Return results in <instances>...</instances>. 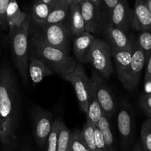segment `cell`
<instances>
[{
	"mask_svg": "<svg viewBox=\"0 0 151 151\" xmlns=\"http://www.w3.org/2000/svg\"><path fill=\"white\" fill-rule=\"evenodd\" d=\"M66 19V24L72 36L75 37L86 31L80 3H72L70 4Z\"/></svg>",
	"mask_w": 151,
	"mask_h": 151,
	"instance_id": "e0dca14e",
	"label": "cell"
},
{
	"mask_svg": "<svg viewBox=\"0 0 151 151\" xmlns=\"http://www.w3.org/2000/svg\"><path fill=\"white\" fill-rule=\"evenodd\" d=\"M29 47L32 54L41 59L53 72L63 77L77 66L75 59L59 49L46 44L29 27Z\"/></svg>",
	"mask_w": 151,
	"mask_h": 151,
	"instance_id": "7a4b0ae2",
	"label": "cell"
},
{
	"mask_svg": "<svg viewBox=\"0 0 151 151\" xmlns=\"http://www.w3.org/2000/svg\"><path fill=\"white\" fill-rule=\"evenodd\" d=\"M131 151H145L141 142L140 141L137 142L135 144V145H134V147H133V148L131 149Z\"/></svg>",
	"mask_w": 151,
	"mask_h": 151,
	"instance_id": "e575fe53",
	"label": "cell"
},
{
	"mask_svg": "<svg viewBox=\"0 0 151 151\" xmlns=\"http://www.w3.org/2000/svg\"><path fill=\"white\" fill-rule=\"evenodd\" d=\"M0 31H1V30H0Z\"/></svg>",
	"mask_w": 151,
	"mask_h": 151,
	"instance_id": "ee69618b",
	"label": "cell"
},
{
	"mask_svg": "<svg viewBox=\"0 0 151 151\" xmlns=\"http://www.w3.org/2000/svg\"><path fill=\"white\" fill-rule=\"evenodd\" d=\"M106 41L111 48L122 50L132 47L134 41L132 35L119 28L116 27L110 23L106 24L103 29Z\"/></svg>",
	"mask_w": 151,
	"mask_h": 151,
	"instance_id": "4fadbf2b",
	"label": "cell"
},
{
	"mask_svg": "<svg viewBox=\"0 0 151 151\" xmlns=\"http://www.w3.org/2000/svg\"><path fill=\"white\" fill-rule=\"evenodd\" d=\"M64 1H66V3H68V4H69V5H70V4L72 3V1H73V0H64Z\"/></svg>",
	"mask_w": 151,
	"mask_h": 151,
	"instance_id": "ab89813d",
	"label": "cell"
},
{
	"mask_svg": "<svg viewBox=\"0 0 151 151\" xmlns=\"http://www.w3.org/2000/svg\"><path fill=\"white\" fill-rule=\"evenodd\" d=\"M88 63L104 79H108L113 73L111 48L106 40L95 38L90 50Z\"/></svg>",
	"mask_w": 151,
	"mask_h": 151,
	"instance_id": "5b68a950",
	"label": "cell"
},
{
	"mask_svg": "<svg viewBox=\"0 0 151 151\" xmlns=\"http://www.w3.org/2000/svg\"><path fill=\"white\" fill-rule=\"evenodd\" d=\"M145 4L151 13V0H145Z\"/></svg>",
	"mask_w": 151,
	"mask_h": 151,
	"instance_id": "8d00e7d4",
	"label": "cell"
},
{
	"mask_svg": "<svg viewBox=\"0 0 151 151\" xmlns=\"http://www.w3.org/2000/svg\"><path fill=\"white\" fill-rule=\"evenodd\" d=\"M63 78L72 84L79 103L80 109L83 112L86 114L91 87L90 78L86 73L83 66L81 63H78L75 69L71 73L64 75Z\"/></svg>",
	"mask_w": 151,
	"mask_h": 151,
	"instance_id": "8992f818",
	"label": "cell"
},
{
	"mask_svg": "<svg viewBox=\"0 0 151 151\" xmlns=\"http://www.w3.org/2000/svg\"><path fill=\"white\" fill-rule=\"evenodd\" d=\"M66 151H72V150H71V149H70V147H68V149H67V150H66Z\"/></svg>",
	"mask_w": 151,
	"mask_h": 151,
	"instance_id": "b9f144b4",
	"label": "cell"
},
{
	"mask_svg": "<svg viewBox=\"0 0 151 151\" xmlns=\"http://www.w3.org/2000/svg\"><path fill=\"white\" fill-rule=\"evenodd\" d=\"M97 127L103 134L107 151H115L114 147V137L109 124V118L103 112L97 124Z\"/></svg>",
	"mask_w": 151,
	"mask_h": 151,
	"instance_id": "603a6c76",
	"label": "cell"
},
{
	"mask_svg": "<svg viewBox=\"0 0 151 151\" xmlns=\"http://www.w3.org/2000/svg\"><path fill=\"white\" fill-rule=\"evenodd\" d=\"M50 11V4L35 0L32 7V19L37 25L44 24Z\"/></svg>",
	"mask_w": 151,
	"mask_h": 151,
	"instance_id": "7402d4cb",
	"label": "cell"
},
{
	"mask_svg": "<svg viewBox=\"0 0 151 151\" xmlns=\"http://www.w3.org/2000/svg\"><path fill=\"white\" fill-rule=\"evenodd\" d=\"M133 48H134V44L129 48L122 49V50L111 48L112 58L114 61L118 78L124 87H125L127 83L128 69L132 58Z\"/></svg>",
	"mask_w": 151,
	"mask_h": 151,
	"instance_id": "5bb4252c",
	"label": "cell"
},
{
	"mask_svg": "<svg viewBox=\"0 0 151 151\" xmlns=\"http://www.w3.org/2000/svg\"><path fill=\"white\" fill-rule=\"evenodd\" d=\"M29 77L33 83H39L47 77L50 76L53 72L38 57L31 55L28 64Z\"/></svg>",
	"mask_w": 151,
	"mask_h": 151,
	"instance_id": "ac0fdd59",
	"label": "cell"
},
{
	"mask_svg": "<svg viewBox=\"0 0 151 151\" xmlns=\"http://www.w3.org/2000/svg\"><path fill=\"white\" fill-rule=\"evenodd\" d=\"M146 59L142 50L134 41L132 58L128 72L127 83L125 88L128 91H134L138 87L142 74L145 68Z\"/></svg>",
	"mask_w": 151,
	"mask_h": 151,
	"instance_id": "30bf717a",
	"label": "cell"
},
{
	"mask_svg": "<svg viewBox=\"0 0 151 151\" xmlns=\"http://www.w3.org/2000/svg\"><path fill=\"white\" fill-rule=\"evenodd\" d=\"M119 1H120V0H103L102 7L104 8L103 13H104L106 24L109 22V18L111 13L112 10H113L114 7L117 4V3L119 2Z\"/></svg>",
	"mask_w": 151,
	"mask_h": 151,
	"instance_id": "1f68e13d",
	"label": "cell"
},
{
	"mask_svg": "<svg viewBox=\"0 0 151 151\" xmlns=\"http://www.w3.org/2000/svg\"><path fill=\"white\" fill-rule=\"evenodd\" d=\"M30 22V19L28 17L20 27L9 30V38L13 62L24 83L27 81L29 78L28 64Z\"/></svg>",
	"mask_w": 151,
	"mask_h": 151,
	"instance_id": "3957f363",
	"label": "cell"
},
{
	"mask_svg": "<svg viewBox=\"0 0 151 151\" xmlns=\"http://www.w3.org/2000/svg\"><path fill=\"white\" fill-rule=\"evenodd\" d=\"M132 19L133 10L128 0H120L112 10L108 23L128 32L131 29Z\"/></svg>",
	"mask_w": 151,
	"mask_h": 151,
	"instance_id": "7c38bea8",
	"label": "cell"
},
{
	"mask_svg": "<svg viewBox=\"0 0 151 151\" xmlns=\"http://www.w3.org/2000/svg\"><path fill=\"white\" fill-rule=\"evenodd\" d=\"M31 30L44 42L69 54L72 35L65 22L52 24L38 25V28Z\"/></svg>",
	"mask_w": 151,
	"mask_h": 151,
	"instance_id": "277c9868",
	"label": "cell"
},
{
	"mask_svg": "<svg viewBox=\"0 0 151 151\" xmlns=\"http://www.w3.org/2000/svg\"><path fill=\"white\" fill-rule=\"evenodd\" d=\"M95 38L93 34L87 31H84L82 33L74 37V54L81 63H88L90 50Z\"/></svg>",
	"mask_w": 151,
	"mask_h": 151,
	"instance_id": "2e32d148",
	"label": "cell"
},
{
	"mask_svg": "<svg viewBox=\"0 0 151 151\" xmlns=\"http://www.w3.org/2000/svg\"><path fill=\"white\" fill-rule=\"evenodd\" d=\"M71 131L64 122L60 119L58 134V151H66L69 146Z\"/></svg>",
	"mask_w": 151,
	"mask_h": 151,
	"instance_id": "cb8c5ba5",
	"label": "cell"
},
{
	"mask_svg": "<svg viewBox=\"0 0 151 151\" xmlns=\"http://www.w3.org/2000/svg\"><path fill=\"white\" fill-rule=\"evenodd\" d=\"M82 0H73L72 3H80Z\"/></svg>",
	"mask_w": 151,
	"mask_h": 151,
	"instance_id": "60d3db41",
	"label": "cell"
},
{
	"mask_svg": "<svg viewBox=\"0 0 151 151\" xmlns=\"http://www.w3.org/2000/svg\"><path fill=\"white\" fill-rule=\"evenodd\" d=\"M140 106L151 116V93L142 96L139 100Z\"/></svg>",
	"mask_w": 151,
	"mask_h": 151,
	"instance_id": "d6a6232c",
	"label": "cell"
},
{
	"mask_svg": "<svg viewBox=\"0 0 151 151\" xmlns=\"http://www.w3.org/2000/svg\"><path fill=\"white\" fill-rule=\"evenodd\" d=\"M69 147L72 151H90L83 139L81 131L76 130L71 134Z\"/></svg>",
	"mask_w": 151,
	"mask_h": 151,
	"instance_id": "83f0119b",
	"label": "cell"
},
{
	"mask_svg": "<svg viewBox=\"0 0 151 151\" xmlns=\"http://www.w3.org/2000/svg\"><path fill=\"white\" fill-rule=\"evenodd\" d=\"M102 114H103V111H102L101 107H100V104L97 101L95 94H94V91L91 88L86 112L87 119L89 120V122H91L93 126H97V124H98L99 120L101 117Z\"/></svg>",
	"mask_w": 151,
	"mask_h": 151,
	"instance_id": "44dd1931",
	"label": "cell"
},
{
	"mask_svg": "<svg viewBox=\"0 0 151 151\" xmlns=\"http://www.w3.org/2000/svg\"><path fill=\"white\" fill-rule=\"evenodd\" d=\"M151 28V13L147 8L145 0H136L133 10L131 29L138 32Z\"/></svg>",
	"mask_w": 151,
	"mask_h": 151,
	"instance_id": "9a60e30c",
	"label": "cell"
},
{
	"mask_svg": "<svg viewBox=\"0 0 151 151\" xmlns=\"http://www.w3.org/2000/svg\"><path fill=\"white\" fill-rule=\"evenodd\" d=\"M69 6L70 5L64 0H53L50 4V13L44 24H52L65 22L67 17Z\"/></svg>",
	"mask_w": 151,
	"mask_h": 151,
	"instance_id": "ffe728a7",
	"label": "cell"
},
{
	"mask_svg": "<svg viewBox=\"0 0 151 151\" xmlns=\"http://www.w3.org/2000/svg\"><path fill=\"white\" fill-rule=\"evenodd\" d=\"M27 18V15L19 8L17 0H10L6 10V21L9 30L20 27Z\"/></svg>",
	"mask_w": 151,
	"mask_h": 151,
	"instance_id": "d6986e66",
	"label": "cell"
},
{
	"mask_svg": "<svg viewBox=\"0 0 151 151\" xmlns=\"http://www.w3.org/2000/svg\"><path fill=\"white\" fill-rule=\"evenodd\" d=\"M20 119V97L8 65L0 69V142L11 147L17 139Z\"/></svg>",
	"mask_w": 151,
	"mask_h": 151,
	"instance_id": "6da1fadb",
	"label": "cell"
},
{
	"mask_svg": "<svg viewBox=\"0 0 151 151\" xmlns=\"http://www.w3.org/2000/svg\"><path fill=\"white\" fill-rule=\"evenodd\" d=\"M90 78L91 86L103 113L110 118L116 112V104L114 98L104 82V78L94 69Z\"/></svg>",
	"mask_w": 151,
	"mask_h": 151,
	"instance_id": "ba28073f",
	"label": "cell"
},
{
	"mask_svg": "<svg viewBox=\"0 0 151 151\" xmlns=\"http://www.w3.org/2000/svg\"><path fill=\"white\" fill-rule=\"evenodd\" d=\"M141 143L145 151H151V118L145 121L142 125Z\"/></svg>",
	"mask_w": 151,
	"mask_h": 151,
	"instance_id": "4316f807",
	"label": "cell"
},
{
	"mask_svg": "<svg viewBox=\"0 0 151 151\" xmlns=\"http://www.w3.org/2000/svg\"><path fill=\"white\" fill-rule=\"evenodd\" d=\"M117 127L124 151H129L134 139V124L131 111L122 106L117 114Z\"/></svg>",
	"mask_w": 151,
	"mask_h": 151,
	"instance_id": "8fae6325",
	"label": "cell"
},
{
	"mask_svg": "<svg viewBox=\"0 0 151 151\" xmlns=\"http://www.w3.org/2000/svg\"><path fill=\"white\" fill-rule=\"evenodd\" d=\"M10 0H0V30L6 31L8 29L6 21V10Z\"/></svg>",
	"mask_w": 151,
	"mask_h": 151,
	"instance_id": "f546056e",
	"label": "cell"
},
{
	"mask_svg": "<svg viewBox=\"0 0 151 151\" xmlns=\"http://www.w3.org/2000/svg\"><path fill=\"white\" fill-rule=\"evenodd\" d=\"M89 1H91L93 4H95V5L97 6V7H100V8L102 7V4H103V0H89Z\"/></svg>",
	"mask_w": 151,
	"mask_h": 151,
	"instance_id": "d590c367",
	"label": "cell"
},
{
	"mask_svg": "<svg viewBox=\"0 0 151 151\" xmlns=\"http://www.w3.org/2000/svg\"><path fill=\"white\" fill-rule=\"evenodd\" d=\"M81 134L84 142L89 150L97 151L95 145V139H94V128L88 119H87L85 125L83 127Z\"/></svg>",
	"mask_w": 151,
	"mask_h": 151,
	"instance_id": "484cf974",
	"label": "cell"
},
{
	"mask_svg": "<svg viewBox=\"0 0 151 151\" xmlns=\"http://www.w3.org/2000/svg\"></svg>",
	"mask_w": 151,
	"mask_h": 151,
	"instance_id": "7bdbcfd3",
	"label": "cell"
},
{
	"mask_svg": "<svg viewBox=\"0 0 151 151\" xmlns=\"http://www.w3.org/2000/svg\"><path fill=\"white\" fill-rule=\"evenodd\" d=\"M135 41L139 47L143 51L147 60L151 54V28L139 32Z\"/></svg>",
	"mask_w": 151,
	"mask_h": 151,
	"instance_id": "d4e9b609",
	"label": "cell"
},
{
	"mask_svg": "<svg viewBox=\"0 0 151 151\" xmlns=\"http://www.w3.org/2000/svg\"><path fill=\"white\" fill-rule=\"evenodd\" d=\"M59 121H60L59 118L54 120L52 131L46 143V151H58V134Z\"/></svg>",
	"mask_w": 151,
	"mask_h": 151,
	"instance_id": "f1b7e54d",
	"label": "cell"
},
{
	"mask_svg": "<svg viewBox=\"0 0 151 151\" xmlns=\"http://www.w3.org/2000/svg\"><path fill=\"white\" fill-rule=\"evenodd\" d=\"M21 151H30V150H29V147H27V146H25V147H24L23 148H22V150Z\"/></svg>",
	"mask_w": 151,
	"mask_h": 151,
	"instance_id": "f35d334b",
	"label": "cell"
},
{
	"mask_svg": "<svg viewBox=\"0 0 151 151\" xmlns=\"http://www.w3.org/2000/svg\"><path fill=\"white\" fill-rule=\"evenodd\" d=\"M145 82H151V54L146 60L145 74Z\"/></svg>",
	"mask_w": 151,
	"mask_h": 151,
	"instance_id": "836d02e7",
	"label": "cell"
},
{
	"mask_svg": "<svg viewBox=\"0 0 151 151\" xmlns=\"http://www.w3.org/2000/svg\"><path fill=\"white\" fill-rule=\"evenodd\" d=\"M80 5L85 24V30L91 34L101 32L106 24L104 13L101 8L89 0H82Z\"/></svg>",
	"mask_w": 151,
	"mask_h": 151,
	"instance_id": "9c48e42d",
	"label": "cell"
},
{
	"mask_svg": "<svg viewBox=\"0 0 151 151\" xmlns=\"http://www.w3.org/2000/svg\"><path fill=\"white\" fill-rule=\"evenodd\" d=\"M94 139H95V145L97 151H107L106 143L103 139V134L99 130L98 127L94 126Z\"/></svg>",
	"mask_w": 151,
	"mask_h": 151,
	"instance_id": "4dcf8cb0",
	"label": "cell"
},
{
	"mask_svg": "<svg viewBox=\"0 0 151 151\" xmlns=\"http://www.w3.org/2000/svg\"><path fill=\"white\" fill-rule=\"evenodd\" d=\"M31 116L34 139L38 147L43 149L45 147L52 128L54 122L52 114L49 111L38 108L32 111Z\"/></svg>",
	"mask_w": 151,
	"mask_h": 151,
	"instance_id": "52a82bcc",
	"label": "cell"
},
{
	"mask_svg": "<svg viewBox=\"0 0 151 151\" xmlns=\"http://www.w3.org/2000/svg\"><path fill=\"white\" fill-rule=\"evenodd\" d=\"M39 1H43V2L46 3V4H51L53 0H39Z\"/></svg>",
	"mask_w": 151,
	"mask_h": 151,
	"instance_id": "74e56055",
	"label": "cell"
}]
</instances>
